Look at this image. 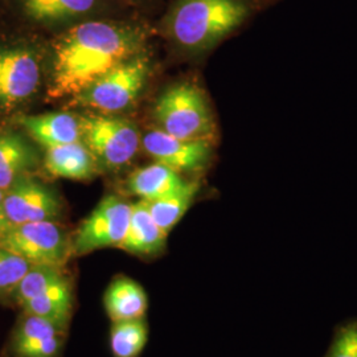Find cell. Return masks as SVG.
<instances>
[{
  "label": "cell",
  "mask_w": 357,
  "mask_h": 357,
  "mask_svg": "<svg viewBox=\"0 0 357 357\" xmlns=\"http://www.w3.org/2000/svg\"><path fill=\"white\" fill-rule=\"evenodd\" d=\"M141 31L105 20H85L66 29L54 43L48 96L76 97L116 65L138 54Z\"/></svg>",
  "instance_id": "obj_1"
},
{
  "label": "cell",
  "mask_w": 357,
  "mask_h": 357,
  "mask_svg": "<svg viewBox=\"0 0 357 357\" xmlns=\"http://www.w3.org/2000/svg\"><path fill=\"white\" fill-rule=\"evenodd\" d=\"M253 11V0H178L167 26L180 48L200 53L241 28Z\"/></svg>",
  "instance_id": "obj_2"
},
{
  "label": "cell",
  "mask_w": 357,
  "mask_h": 357,
  "mask_svg": "<svg viewBox=\"0 0 357 357\" xmlns=\"http://www.w3.org/2000/svg\"><path fill=\"white\" fill-rule=\"evenodd\" d=\"M160 130L184 141H212L216 125L203 90L190 82L165 91L153 109Z\"/></svg>",
  "instance_id": "obj_3"
},
{
  "label": "cell",
  "mask_w": 357,
  "mask_h": 357,
  "mask_svg": "<svg viewBox=\"0 0 357 357\" xmlns=\"http://www.w3.org/2000/svg\"><path fill=\"white\" fill-rule=\"evenodd\" d=\"M149 60L137 54L116 65L75 97L77 105L112 114L135 102L149 76Z\"/></svg>",
  "instance_id": "obj_4"
},
{
  "label": "cell",
  "mask_w": 357,
  "mask_h": 357,
  "mask_svg": "<svg viewBox=\"0 0 357 357\" xmlns=\"http://www.w3.org/2000/svg\"><path fill=\"white\" fill-rule=\"evenodd\" d=\"M0 246L31 265L65 268L72 255V241L56 221L13 225L0 237Z\"/></svg>",
  "instance_id": "obj_5"
},
{
  "label": "cell",
  "mask_w": 357,
  "mask_h": 357,
  "mask_svg": "<svg viewBox=\"0 0 357 357\" xmlns=\"http://www.w3.org/2000/svg\"><path fill=\"white\" fill-rule=\"evenodd\" d=\"M82 139L96 159L110 168L126 166L141 146L139 131L128 119L109 114L79 118Z\"/></svg>",
  "instance_id": "obj_6"
},
{
  "label": "cell",
  "mask_w": 357,
  "mask_h": 357,
  "mask_svg": "<svg viewBox=\"0 0 357 357\" xmlns=\"http://www.w3.org/2000/svg\"><path fill=\"white\" fill-rule=\"evenodd\" d=\"M131 204L107 195L91 211L72 238V255H85L105 248H119L128 231Z\"/></svg>",
  "instance_id": "obj_7"
},
{
  "label": "cell",
  "mask_w": 357,
  "mask_h": 357,
  "mask_svg": "<svg viewBox=\"0 0 357 357\" xmlns=\"http://www.w3.org/2000/svg\"><path fill=\"white\" fill-rule=\"evenodd\" d=\"M4 209L10 227L36 221H56L61 216L60 197L33 178H19L4 193Z\"/></svg>",
  "instance_id": "obj_8"
},
{
  "label": "cell",
  "mask_w": 357,
  "mask_h": 357,
  "mask_svg": "<svg viewBox=\"0 0 357 357\" xmlns=\"http://www.w3.org/2000/svg\"><path fill=\"white\" fill-rule=\"evenodd\" d=\"M41 79L38 56L23 47H0V106L13 107L35 94Z\"/></svg>",
  "instance_id": "obj_9"
},
{
  "label": "cell",
  "mask_w": 357,
  "mask_h": 357,
  "mask_svg": "<svg viewBox=\"0 0 357 357\" xmlns=\"http://www.w3.org/2000/svg\"><path fill=\"white\" fill-rule=\"evenodd\" d=\"M143 149L155 163L176 172H197L203 169L213 153L212 141H184L166 131L151 130L143 137Z\"/></svg>",
  "instance_id": "obj_10"
},
{
  "label": "cell",
  "mask_w": 357,
  "mask_h": 357,
  "mask_svg": "<svg viewBox=\"0 0 357 357\" xmlns=\"http://www.w3.org/2000/svg\"><path fill=\"white\" fill-rule=\"evenodd\" d=\"M65 328L51 320L23 312L13 328L8 354L11 357H59Z\"/></svg>",
  "instance_id": "obj_11"
},
{
  "label": "cell",
  "mask_w": 357,
  "mask_h": 357,
  "mask_svg": "<svg viewBox=\"0 0 357 357\" xmlns=\"http://www.w3.org/2000/svg\"><path fill=\"white\" fill-rule=\"evenodd\" d=\"M167 233L158 227L144 200L131 204L128 231L118 249L138 257L160 255L166 248Z\"/></svg>",
  "instance_id": "obj_12"
},
{
  "label": "cell",
  "mask_w": 357,
  "mask_h": 357,
  "mask_svg": "<svg viewBox=\"0 0 357 357\" xmlns=\"http://www.w3.org/2000/svg\"><path fill=\"white\" fill-rule=\"evenodd\" d=\"M19 123L44 149L82 141L81 121L69 113L24 115Z\"/></svg>",
  "instance_id": "obj_13"
},
{
  "label": "cell",
  "mask_w": 357,
  "mask_h": 357,
  "mask_svg": "<svg viewBox=\"0 0 357 357\" xmlns=\"http://www.w3.org/2000/svg\"><path fill=\"white\" fill-rule=\"evenodd\" d=\"M44 167L54 178L89 180L97 172V159L79 141L45 149Z\"/></svg>",
  "instance_id": "obj_14"
},
{
  "label": "cell",
  "mask_w": 357,
  "mask_h": 357,
  "mask_svg": "<svg viewBox=\"0 0 357 357\" xmlns=\"http://www.w3.org/2000/svg\"><path fill=\"white\" fill-rule=\"evenodd\" d=\"M103 306L112 323L144 319L149 298L138 282L121 275L106 289Z\"/></svg>",
  "instance_id": "obj_15"
},
{
  "label": "cell",
  "mask_w": 357,
  "mask_h": 357,
  "mask_svg": "<svg viewBox=\"0 0 357 357\" xmlns=\"http://www.w3.org/2000/svg\"><path fill=\"white\" fill-rule=\"evenodd\" d=\"M20 11L28 20L56 26L70 23L94 13L101 0H17Z\"/></svg>",
  "instance_id": "obj_16"
},
{
  "label": "cell",
  "mask_w": 357,
  "mask_h": 357,
  "mask_svg": "<svg viewBox=\"0 0 357 357\" xmlns=\"http://www.w3.org/2000/svg\"><path fill=\"white\" fill-rule=\"evenodd\" d=\"M73 310L72 283L66 273L22 307L23 312L51 320L66 330Z\"/></svg>",
  "instance_id": "obj_17"
},
{
  "label": "cell",
  "mask_w": 357,
  "mask_h": 357,
  "mask_svg": "<svg viewBox=\"0 0 357 357\" xmlns=\"http://www.w3.org/2000/svg\"><path fill=\"white\" fill-rule=\"evenodd\" d=\"M187 180L168 167L153 163L134 171L128 178V190L144 202H153L180 190Z\"/></svg>",
  "instance_id": "obj_18"
},
{
  "label": "cell",
  "mask_w": 357,
  "mask_h": 357,
  "mask_svg": "<svg viewBox=\"0 0 357 357\" xmlns=\"http://www.w3.org/2000/svg\"><path fill=\"white\" fill-rule=\"evenodd\" d=\"M36 163V153L22 137L0 132V190L7 191Z\"/></svg>",
  "instance_id": "obj_19"
},
{
  "label": "cell",
  "mask_w": 357,
  "mask_h": 357,
  "mask_svg": "<svg viewBox=\"0 0 357 357\" xmlns=\"http://www.w3.org/2000/svg\"><path fill=\"white\" fill-rule=\"evenodd\" d=\"M200 191L199 180H187L185 184L174 193L153 202H146L153 221L165 233H169L188 212Z\"/></svg>",
  "instance_id": "obj_20"
},
{
  "label": "cell",
  "mask_w": 357,
  "mask_h": 357,
  "mask_svg": "<svg viewBox=\"0 0 357 357\" xmlns=\"http://www.w3.org/2000/svg\"><path fill=\"white\" fill-rule=\"evenodd\" d=\"M149 339L144 319L114 321L110 328V351L113 357H139Z\"/></svg>",
  "instance_id": "obj_21"
},
{
  "label": "cell",
  "mask_w": 357,
  "mask_h": 357,
  "mask_svg": "<svg viewBox=\"0 0 357 357\" xmlns=\"http://www.w3.org/2000/svg\"><path fill=\"white\" fill-rule=\"evenodd\" d=\"M65 273V268L60 266L32 265L15 289L10 301L22 308L28 301L41 293L52 282L60 278Z\"/></svg>",
  "instance_id": "obj_22"
},
{
  "label": "cell",
  "mask_w": 357,
  "mask_h": 357,
  "mask_svg": "<svg viewBox=\"0 0 357 357\" xmlns=\"http://www.w3.org/2000/svg\"><path fill=\"white\" fill-rule=\"evenodd\" d=\"M31 266L22 257L0 246V301H10L15 289Z\"/></svg>",
  "instance_id": "obj_23"
},
{
  "label": "cell",
  "mask_w": 357,
  "mask_h": 357,
  "mask_svg": "<svg viewBox=\"0 0 357 357\" xmlns=\"http://www.w3.org/2000/svg\"><path fill=\"white\" fill-rule=\"evenodd\" d=\"M323 357H357V319L339 324Z\"/></svg>",
  "instance_id": "obj_24"
},
{
  "label": "cell",
  "mask_w": 357,
  "mask_h": 357,
  "mask_svg": "<svg viewBox=\"0 0 357 357\" xmlns=\"http://www.w3.org/2000/svg\"><path fill=\"white\" fill-rule=\"evenodd\" d=\"M4 193L6 192L0 190V237L3 236V233L10 228V222L7 220L6 215V209H4Z\"/></svg>",
  "instance_id": "obj_25"
},
{
  "label": "cell",
  "mask_w": 357,
  "mask_h": 357,
  "mask_svg": "<svg viewBox=\"0 0 357 357\" xmlns=\"http://www.w3.org/2000/svg\"><path fill=\"white\" fill-rule=\"evenodd\" d=\"M259 4H262V3H265V4H270V3H274L275 0H257Z\"/></svg>",
  "instance_id": "obj_26"
}]
</instances>
